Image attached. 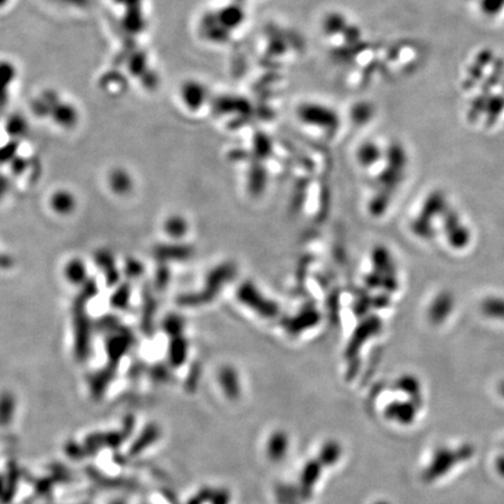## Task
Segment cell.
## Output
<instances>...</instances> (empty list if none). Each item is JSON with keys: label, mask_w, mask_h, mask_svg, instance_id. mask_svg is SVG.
Segmentation results:
<instances>
[{"label": "cell", "mask_w": 504, "mask_h": 504, "mask_svg": "<svg viewBox=\"0 0 504 504\" xmlns=\"http://www.w3.org/2000/svg\"><path fill=\"white\" fill-rule=\"evenodd\" d=\"M238 298L243 304L251 310L257 312L258 314L265 318H272L278 313V306L273 301L268 300L263 294L259 293L257 287L250 283H245L238 290Z\"/></svg>", "instance_id": "6da1fadb"}, {"label": "cell", "mask_w": 504, "mask_h": 504, "mask_svg": "<svg viewBox=\"0 0 504 504\" xmlns=\"http://www.w3.org/2000/svg\"><path fill=\"white\" fill-rule=\"evenodd\" d=\"M235 266L231 264H224L218 266L216 270H213L211 273H209L207 279V291L204 293L200 294V296H195L193 299H188V300H183L186 304H192L197 298H200L197 303H207L208 300H211V297H214L220 289H221L223 284H226L227 282H229V279L233 278V275H235Z\"/></svg>", "instance_id": "7a4b0ae2"}, {"label": "cell", "mask_w": 504, "mask_h": 504, "mask_svg": "<svg viewBox=\"0 0 504 504\" xmlns=\"http://www.w3.org/2000/svg\"><path fill=\"white\" fill-rule=\"evenodd\" d=\"M180 98L190 110H197L207 100V88L199 81H186L180 89Z\"/></svg>", "instance_id": "3957f363"}, {"label": "cell", "mask_w": 504, "mask_h": 504, "mask_svg": "<svg viewBox=\"0 0 504 504\" xmlns=\"http://www.w3.org/2000/svg\"><path fill=\"white\" fill-rule=\"evenodd\" d=\"M193 254L192 249L185 245H162L155 250L158 259L169 261V259H186Z\"/></svg>", "instance_id": "277c9868"}, {"label": "cell", "mask_w": 504, "mask_h": 504, "mask_svg": "<svg viewBox=\"0 0 504 504\" xmlns=\"http://www.w3.org/2000/svg\"><path fill=\"white\" fill-rule=\"evenodd\" d=\"M50 206L54 211H56L59 214H69L75 208V199L68 192L60 190L54 194L50 200Z\"/></svg>", "instance_id": "5b68a950"}, {"label": "cell", "mask_w": 504, "mask_h": 504, "mask_svg": "<svg viewBox=\"0 0 504 504\" xmlns=\"http://www.w3.org/2000/svg\"><path fill=\"white\" fill-rule=\"evenodd\" d=\"M109 183H110L111 190L117 194L129 193L132 188L131 178L125 171H122V169H117L111 173Z\"/></svg>", "instance_id": "8992f818"}, {"label": "cell", "mask_w": 504, "mask_h": 504, "mask_svg": "<svg viewBox=\"0 0 504 504\" xmlns=\"http://www.w3.org/2000/svg\"><path fill=\"white\" fill-rule=\"evenodd\" d=\"M97 264L105 270L107 282L109 285H115L119 282V275L114 264V258L107 251H100L96 256Z\"/></svg>", "instance_id": "52a82bcc"}, {"label": "cell", "mask_w": 504, "mask_h": 504, "mask_svg": "<svg viewBox=\"0 0 504 504\" xmlns=\"http://www.w3.org/2000/svg\"><path fill=\"white\" fill-rule=\"evenodd\" d=\"M66 277L74 285L86 283V268L79 259H72L66 266Z\"/></svg>", "instance_id": "ba28073f"}, {"label": "cell", "mask_w": 504, "mask_h": 504, "mask_svg": "<svg viewBox=\"0 0 504 504\" xmlns=\"http://www.w3.org/2000/svg\"><path fill=\"white\" fill-rule=\"evenodd\" d=\"M319 320L318 312L310 308L308 311H305L301 314L298 315L292 321H289L287 327L291 330L299 332L301 329L307 328L310 326L315 325Z\"/></svg>", "instance_id": "9c48e42d"}, {"label": "cell", "mask_w": 504, "mask_h": 504, "mask_svg": "<svg viewBox=\"0 0 504 504\" xmlns=\"http://www.w3.org/2000/svg\"><path fill=\"white\" fill-rule=\"evenodd\" d=\"M165 231L173 238H181L187 231L186 221L180 216H172L165 223Z\"/></svg>", "instance_id": "30bf717a"}, {"label": "cell", "mask_w": 504, "mask_h": 504, "mask_svg": "<svg viewBox=\"0 0 504 504\" xmlns=\"http://www.w3.org/2000/svg\"><path fill=\"white\" fill-rule=\"evenodd\" d=\"M358 160L362 165L365 166H370V165L375 164L381 157V152H379V147L376 146L375 144H365L358 151Z\"/></svg>", "instance_id": "8fae6325"}, {"label": "cell", "mask_w": 504, "mask_h": 504, "mask_svg": "<svg viewBox=\"0 0 504 504\" xmlns=\"http://www.w3.org/2000/svg\"><path fill=\"white\" fill-rule=\"evenodd\" d=\"M266 174L261 168H254L249 178V188L254 194H259L265 188Z\"/></svg>", "instance_id": "7c38bea8"}, {"label": "cell", "mask_w": 504, "mask_h": 504, "mask_svg": "<svg viewBox=\"0 0 504 504\" xmlns=\"http://www.w3.org/2000/svg\"><path fill=\"white\" fill-rule=\"evenodd\" d=\"M183 327H185V321H183V319L179 316V315H168L167 318L165 319L164 328L166 329V332L169 333V334H173L174 336H180V334L183 332Z\"/></svg>", "instance_id": "4fadbf2b"}, {"label": "cell", "mask_w": 504, "mask_h": 504, "mask_svg": "<svg viewBox=\"0 0 504 504\" xmlns=\"http://www.w3.org/2000/svg\"><path fill=\"white\" fill-rule=\"evenodd\" d=\"M129 299L130 289L126 285H123L111 297V305H114L115 307L121 308V310H124L129 304Z\"/></svg>", "instance_id": "5bb4252c"}, {"label": "cell", "mask_w": 504, "mask_h": 504, "mask_svg": "<svg viewBox=\"0 0 504 504\" xmlns=\"http://www.w3.org/2000/svg\"><path fill=\"white\" fill-rule=\"evenodd\" d=\"M125 272L129 277L135 278L143 273V265L140 264L139 261H129L126 263Z\"/></svg>", "instance_id": "9a60e30c"}, {"label": "cell", "mask_w": 504, "mask_h": 504, "mask_svg": "<svg viewBox=\"0 0 504 504\" xmlns=\"http://www.w3.org/2000/svg\"><path fill=\"white\" fill-rule=\"evenodd\" d=\"M8 131L15 136H22L25 132V123L22 119H13L8 123Z\"/></svg>", "instance_id": "2e32d148"}, {"label": "cell", "mask_w": 504, "mask_h": 504, "mask_svg": "<svg viewBox=\"0 0 504 504\" xmlns=\"http://www.w3.org/2000/svg\"><path fill=\"white\" fill-rule=\"evenodd\" d=\"M159 271V270H158ZM155 282H157L159 287H164L166 284L168 283V271L167 270H161L158 272L157 277H155Z\"/></svg>", "instance_id": "e0dca14e"}, {"label": "cell", "mask_w": 504, "mask_h": 504, "mask_svg": "<svg viewBox=\"0 0 504 504\" xmlns=\"http://www.w3.org/2000/svg\"><path fill=\"white\" fill-rule=\"evenodd\" d=\"M6 190H8V183L3 176H0V197L6 192Z\"/></svg>", "instance_id": "ac0fdd59"}, {"label": "cell", "mask_w": 504, "mask_h": 504, "mask_svg": "<svg viewBox=\"0 0 504 504\" xmlns=\"http://www.w3.org/2000/svg\"><path fill=\"white\" fill-rule=\"evenodd\" d=\"M11 0H0V8H4V6H6V5L10 3Z\"/></svg>", "instance_id": "d6986e66"}]
</instances>
